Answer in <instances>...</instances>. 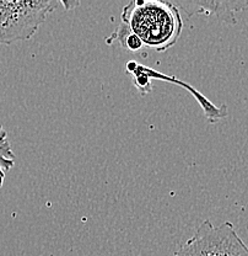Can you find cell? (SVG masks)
I'll return each mask as SVG.
<instances>
[{
    "label": "cell",
    "instance_id": "cell-1",
    "mask_svg": "<svg viewBox=\"0 0 248 256\" xmlns=\"http://www.w3.org/2000/svg\"><path fill=\"white\" fill-rule=\"evenodd\" d=\"M122 22L129 26L143 44L157 52L166 50L177 42L183 28L177 5L171 2L135 0L122 12Z\"/></svg>",
    "mask_w": 248,
    "mask_h": 256
},
{
    "label": "cell",
    "instance_id": "cell-2",
    "mask_svg": "<svg viewBox=\"0 0 248 256\" xmlns=\"http://www.w3.org/2000/svg\"><path fill=\"white\" fill-rule=\"evenodd\" d=\"M175 256H248V246L231 222L214 226L207 220Z\"/></svg>",
    "mask_w": 248,
    "mask_h": 256
},
{
    "label": "cell",
    "instance_id": "cell-3",
    "mask_svg": "<svg viewBox=\"0 0 248 256\" xmlns=\"http://www.w3.org/2000/svg\"><path fill=\"white\" fill-rule=\"evenodd\" d=\"M55 5L53 2H0V44L31 38Z\"/></svg>",
    "mask_w": 248,
    "mask_h": 256
},
{
    "label": "cell",
    "instance_id": "cell-4",
    "mask_svg": "<svg viewBox=\"0 0 248 256\" xmlns=\"http://www.w3.org/2000/svg\"><path fill=\"white\" fill-rule=\"evenodd\" d=\"M116 37L124 50H139L140 48L144 46L139 37H138L135 34H133V31L130 30L129 26L125 25L124 22H122L121 26L118 28Z\"/></svg>",
    "mask_w": 248,
    "mask_h": 256
}]
</instances>
